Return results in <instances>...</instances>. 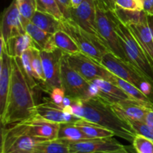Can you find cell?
Segmentation results:
<instances>
[{
  "label": "cell",
  "instance_id": "obj_11",
  "mask_svg": "<svg viewBox=\"0 0 153 153\" xmlns=\"http://www.w3.org/2000/svg\"><path fill=\"white\" fill-rule=\"evenodd\" d=\"M25 131L41 141L55 140L58 138L60 123L44 119L38 114L20 122Z\"/></svg>",
  "mask_w": 153,
  "mask_h": 153
},
{
  "label": "cell",
  "instance_id": "obj_9",
  "mask_svg": "<svg viewBox=\"0 0 153 153\" xmlns=\"http://www.w3.org/2000/svg\"><path fill=\"white\" fill-rule=\"evenodd\" d=\"M64 54L56 49L53 51H40L45 83L43 89L46 93H50L55 88H61L60 72L61 61Z\"/></svg>",
  "mask_w": 153,
  "mask_h": 153
},
{
  "label": "cell",
  "instance_id": "obj_6",
  "mask_svg": "<svg viewBox=\"0 0 153 153\" xmlns=\"http://www.w3.org/2000/svg\"><path fill=\"white\" fill-rule=\"evenodd\" d=\"M96 25L99 37L108 51L128 62L125 52L120 45V37L115 31L108 13L97 6H96Z\"/></svg>",
  "mask_w": 153,
  "mask_h": 153
},
{
  "label": "cell",
  "instance_id": "obj_39",
  "mask_svg": "<svg viewBox=\"0 0 153 153\" xmlns=\"http://www.w3.org/2000/svg\"><path fill=\"white\" fill-rule=\"evenodd\" d=\"M143 122L146 123V124H148L150 126L153 127V110H149L147 112Z\"/></svg>",
  "mask_w": 153,
  "mask_h": 153
},
{
  "label": "cell",
  "instance_id": "obj_35",
  "mask_svg": "<svg viewBox=\"0 0 153 153\" xmlns=\"http://www.w3.org/2000/svg\"><path fill=\"white\" fill-rule=\"evenodd\" d=\"M96 6L105 12H112L116 9V0H94Z\"/></svg>",
  "mask_w": 153,
  "mask_h": 153
},
{
  "label": "cell",
  "instance_id": "obj_34",
  "mask_svg": "<svg viewBox=\"0 0 153 153\" xmlns=\"http://www.w3.org/2000/svg\"><path fill=\"white\" fill-rule=\"evenodd\" d=\"M116 5L124 10L143 11V0H116Z\"/></svg>",
  "mask_w": 153,
  "mask_h": 153
},
{
  "label": "cell",
  "instance_id": "obj_10",
  "mask_svg": "<svg viewBox=\"0 0 153 153\" xmlns=\"http://www.w3.org/2000/svg\"><path fill=\"white\" fill-rule=\"evenodd\" d=\"M69 144L71 153L128 152L126 147L113 137L86 139L79 141L69 142Z\"/></svg>",
  "mask_w": 153,
  "mask_h": 153
},
{
  "label": "cell",
  "instance_id": "obj_37",
  "mask_svg": "<svg viewBox=\"0 0 153 153\" xmlns=\"http://www.w3.org/2000/svg\"><path fill=\"white\" fill-rule=\"evenodd\" d=\"M57 1H58L60 7H61V11L64 13V17L67 19V16H68L69 10L71 7V5H70V0H57Z\"/></svg>",
  "mask_w": 153,
  "mask_h": 153
},
{
  "label": "cell",
  "instance_id": "obj_42",
  "mask_svg": "<svg viewBox=\"0 0 153 153\" xmlns=\"http://www.w3.org/2000/svg\"><path fill=\"white\" fill-rule=\"evenodd\" d=\"M95 153H129V152H95Z\"/></svg>",
  "mask_w": 153,
  "mask_h": 153
},
{
  "label": "cell",
  "instance_id": "obj_40",
  "mask_svg": "<svg viewBox=\"0 0 153 153\" xmlns=\"http://www.w3.org/2000/svg\"><path fill=\"white\" fill-rule=\"evenodd\" d=\"M73 99L70 98V97H67V96H65L63 100V102H62V108H64L66 107H70V106L72 105L73 104Z\"/></svg>",
  "mask_w": 153,
  "mask_h": 153
},
{
  "label": "cell",
  "instance_id": "obj_16",
  "mask_svg": "<svg viewBox=\"0 0 153 153\" xmlns=\"http://www.w3.org/2000/svg\"><path fill=\"white\" fill-rule=\"evenodd\" d=\"M37 114L44 119L58 123H75L81 119L80 117L73 114L64 111V108L61 106L52 102L51 99L37 105Z\"/></svg>",
  "mask_w": 153,
  "mask_h": 153
},
{
  "label": "cell",
  "instance_id": "obj_7",
  "mask_svg": "<svg viewBox=\"0 0 153 153\" xmlns=\"http://www.w3.org/2000/svg\"><path fill=\"white\" fill-rule=\"evenodd\" d=\"M65 56L70 67L88 82L96 79H102L111 82L113 77L114 74L111 72L82 52L75 55H65Z\"/></svg>",
  "mask_w": 153,
  "mask_h": 153
},
{
  "label": "cell",
  "instance_id": "obj_31",
  "mask_svg": "<svg viewBox=\"0 0 153 153\" xmlns=\"http://www.w3.org/2000/svg\"><path fill=\"white\" fill-rule=\"evenodd\" d=\"M31 65L34 76L38 84H41L42 86H44L45 76L43 72V63H42L40 50L36 47L31 48Z\"/></svg>",
  "mask_w": 153,
  "mask_h": 153
},
{
  "label": "cell",
  "instance_id": "obj_38",
  "mask_svg": "<svg viewBox=\"0 0 153 153\" xmlns=\"http://www.w3.org/2000/svg\"><path fill=\"white\" fill-rule=\"evenodd\" d=\"M143 11L148 16H153V0H143Z\"/></svg>",
  "mask_w": 153,
  "mask_h": 153
},
{
  "label": "cell",
  "instance_id": "obj_20",
  "mask_svg": "<svg viewBox=\"0 0 153 153\" xmlns=\"http://www.w3.org/2000/svg\"><path fill=\"white\" fill-rule=\"evenodd\" d=\"M31 47L36 46L27 33L11 37L6 42L4 46L6 52L11 58H21L22 54Z\"/></svg>",
  "mask_w": 153,
  "mask_h": 153
},
{
  "label": "cell",
  "instance_id": "obj_30",
  "mask_svg": "<svg viewBox=\"0 0 153 153\" xmlns=\"http://www.w3.org/2000/svg\"><path fill=\"white\" fill-rule=\"evenodd\" d=\"M36 1L37 10L49 13L60 21L66 19L57 0H36Z\"/></svg>",
  "mask_w": 153,
  "mask_h": 153
},
{
  "label": "cell",
  "instance_id": "obj_8",
  "mask_svg": "<svg viewBox=\"0 0 153 153\" xmlns=\"http://www.w3.org/2000/svg\"><path fill=\"white\" fill-rule=\"evenodd\" d=\"M101 64L114 75L126 81L139 90L143 82L149 79L131 64L109 52L104 54Z\"/></svg>",
  "mask_w": 153,
  "mask_h": 153
},
{
  "label": "cell",
  "instance_id": "obj_1",
  "mask_svg": "<svg viewBox=\"0 0 153 153\" xmlns=\"http://www.w3.org/2000/svg\"><path fill=\"white\" fill-rule=\"evenodd\" d=\"M12 73L5 109L0 117L1 126L22 122L37 114L32 90L19 65L18 58H11Z\"/></svg>",
  "mask_w": 153,
  "mask_h": 153
},
{
  "label": "cell",
  "instance_id": "obj_13",
  "mask_svg": "<svg viewBox=\"0 0 153 153\" xmlns=\"http://www.w3.org/2000/svg\"><path fill=\"white\" fill-rule=\"evenodd\" d=\"M0 33L5 43L11 37L26 33L21 21L17 0H13L10 5L3 10L0 24Z\"/></svg>",
  "mask_w": 153,
  "mask_h": 153
},
{
  "label": "cell",
  "instance_id": "obj_19",
  "mask_svg": "<svg viewBox=\"0 0 153 153\" xmlns=\"http://www.w3.org/2000/svg\"><path fill=\"white\" fill-rule=\"evenodd\" d=\"M25 29L27 34L31 37L36 47L40 51H53L58 49L54 44L53 34L43 31L32 22H29Z\"/></svg>",
  "mask_w": 153,
  "mask_h": 153
},
{
  "label": "cell",
  "instance_id": "obj_27",
  "mask_svg": "<svg viewBox=\"0 0 153 153\" xmlns=\"http://www.w3.org/2000/svg\"><path fill=\"white\" fill-rule=\"evenodd\" d=\"M19 65L22 68V72L29 84L31 89H34L38 85V82L36 80L34 71L31 65V49L25 51L22 55L21 58H18Z\"/></svg>",
  "mask_w": 153,
  "mask_h": 153
},
{
  "label": "cell",
  "instance_id": "obj_22",
  "mask_svg": "<svg viewBox=\"0 0 153 153\" xmlns=\"http://www.w3.org/2000/svg\"><path fill=\"white\" fill-rule=\"evenodd\" d=\"M111 82H113L114 84L120 88L123 91H125L132 100H136V101L140 102V103L146 106L148 108L153 110V103L139 89H137L136 87L132 85L131 84L128 83L126 81L123 80V79H120L118 76L114 75L112 77Z\"/></svg>",
  "mask_w": 153,
  "mask_h": 153
},
{
  "label": "cell",
  "instance_id": "obj_26",
  "mask_svg": "<svg viewBox=\"0 0 153 153\" xmlns=\"http://www.w3.org/2000/svg\"><path fill=\"white\" fill-rule=\"evenodd\" d=\"M113 12L117 17L125 25H131L138 24L148 19V15L144 11H134V10H124L117 7Z\"/></svg>",
  "mask_w": 153,
  "mask_h": 153
},
{
  "label": "cell",
  "instance_id": "obj_33",
  "mask_svg": "<svg viewBox=\"0 0 153 153\" xmlns=\"http://www.w3.org/2000/svg\"><path fill=\"white\" fill-rule=\"evenodd\" d=\"M127 122L131 126L137 134H141L153 140V127L143 121L128 120Z\"/></svg>",
  "mask_w": 153,
  "mask_h": 153
},
{
  "label": "cell",
  "instance_id": "obj_15",
  "mask_svg": "<svg viewBox=\"0 0 153 153\" xmlns=\"http://www.w3.org/2000/svg\"><path fill=\"white\" fill-rule=\"evenodd\" d=\"M114 111L125 121H144L146 114L151 109L134 100H125L117 102H108ZM128 123V122H127Z\"/></svg>",
  "mask_w": 153,
  "mask_h": 153
},
{
  "label": "cell",
  "instance_id": "obj_17",
  "mask_svg": "<svg viewBox=\"0 0 153 153\" xmlns=\"http://www.w3.org/2000/svg\"><path fill=\"white\" fill-rule=\"evenodd\" d=\"M91 82L95 84L100 89L98 97L108 102H117L122 100H132L125 91L113 82L102 79H96Z\"/></svg>",
  "mask_w": 153,
  "mask_h": 153
},
{
  "label": "cell",
  "instance_id": "obj_4",
  "mask_svg": "<svg viewBox=\"0 0 153 153\" xmlns=\"http://www.w3.org/2000/svg\"><path fill=\"white\" fill-rule=\"evenodd\" d=\"M61 29L72 37L82 53L101 64L103 55L108 51L98 37L84 30L71 19L61 21Z\"/></svg>",
  "mask_w": 153,
  "mask_h": 153
},
{
  "label": "cell",
  "instance_id": "obj_32",
  "mask_svg": "<svg viewBox=\"0 0 153 153\" xmlns=\"http://www.w3.org/2000/svg\"><path fill=\"white\" fill-rule=\"evenodd\" d=\"M132 144L137 153H153V140L145 136L137 134Z\"/></svg>",
  "mask_w": 153,
  "mask_h": 153
},
{
  "label": "cell",
  "instance_id": "obj_5",
  "mask_svg": "<svg viewBox=\"0 0 153 153\" xmlns=\"http://www.w3.org/2000/svg\"><path fill=\"white\" fill-rule=\"evenodd\" d=\"M60 78L61 88L64 91L65 96L72 99L90 98V82L70 67L65 55L61 58Z\"/></svg>",
  "mask_w": 153,
  "mask_h": 153
},
{
  "label": "cell",
  "instance_id": "obj_29",
  "mask_svg": "<svg viewBox=\"0 0 153 153\" xmlns=\"http://www.w3.org/2000/svg\"><path fill=\"white\" fill-rule=\"evenodd\" d=\"M40 153H71L69 142L61 139L42 142Z\"/></svg>",
  "mask_w": 153,
  "mask_h": 153
},
{
  "label": "cell",
  "instance_id": "obj_21",
  "mask_svg": "<svg viewBox=\"0 0 153 153\" xmlns=\"http://www.w3.org/2000/svg\"><path fill=\"white\" fill-rule=\"evenodd\" d=\"M31 22L43 31L52 34H54L61 28V21L49 13L37 10L34 13Z\"/></svg>",
  "mask_w": 153,
  "mask_h": 153
},
{
  "label": "cell",
  "instance_id": "obj_3",
  "mask_svg": "<svg viewBox=\"0 0 153 153\" xmlns=\"http://www.w3.org/2000/svg\"><path fill=\"white\" fill-rule=\"evenodd\" d=\"M1 126V153H40L42 142L30 135L21 123Z\"/></svg>",
  "mask_w": 153,
  "mask_h": 153
},
{
  "label": "cell",
  "instance_id": "obj_41",
  "mask_svg": "<svg viewBox=\"0 0 153 153\" xmlns=\"http://www.w3.org/2000/svg\"><path fill=\"white\" fill-rule=\"evenodd\" d=\"M82 1L83 0H70V5L73 8H77L82 4Z\"/></svg>",
  "mask_w": 153,
  "mask_h": 153
},
{
  "label": "cell",
  "instance_id": "obj_28",
  "mask_svg": "<svg viewBox=\"0 0 153 153\" xmlns=\"http://www.w3.org/2000/svg\"><path fill=\"white\" fill-rule=\"evenodd\" d=\"M17 6L20 13L21 21L24 28L29 22L37 10L36 0H17Z\"/></svg>",
  "mask_w": 153,
  "mask_h": 153
},
{
  "label": "cell",
  "instance_id": "obj_18",
  "mask_svg": "<svg viewBox=\"0 0 153 153\" xmlns=\"http://www.w3.org/2000/svg\"><path fill=\"white\" fill-rule=\"evenodd\" d=\"M146 52L147 58L153 67V35L148 19L138 24L128 25Z\"/></svg>",
  "mask_w": 153,
  "mask_h": 153
},
{
  "label": "cell",
  "instance_id": "obj_24",
  "mask_svg": "<svg viewBox=\"0 0 153 153\" xmlns=\"http://www.w3.org/2000/svg\"><path fill=\"white\" fill-rule=\"evenodd\" d=\"M53 41L55 47L65 55H75L82 52L72 37L62 29L53 34Z\"/></svg>",
  "mask_w": 153,
  "mask_h": 153
},
{
  "label": "cell",
  "instance_id": "obj_36",
  "mask_svg": "<svg viewBox=\"0 0 153 153\" xmlns=\"http://www.w3.org/2000/svg\"><path fill=\"white\" fill-rule=\"evenodd\" d=\"M50 99L52 102L56 103L58 105H62L63 100L65 97V93L64 91L61 88H55L52 90L50 93ZM62 107V106H61Z\"/></svg>",
  "mask_w": 153,
  "mask_h": 153
},
{
  "label": "cell",
  "instance_id": "obj_14",
  "mask_svg": "<svg viewBox=\"0 0 153 153\" xmlns=\"http://www.w3.org/2000/svg\"><path fill=\"white\" fill-rule=\"evenodd\" d=\"M5 43L1 37L0 52V117H2L5 109L7 96L10 89L12 73L11 57L8 55L4 49Z\"/></svg>",
  "mask_w": 153,
  "mask_h": 153
},
{
  "label": "cell",
  "instance_id": "obj_2",
  "mask_svg": "<svg viewBox=\"0 0 153 153\" xmlns=\"http://www.w3.org/2000/svg\"><path fill=\"white\" fill-rule=\"evenodd\" d=\"M79 117L101 126L114 133L115 136L132 142L137 133L128 123L121 119L107 101L100 97L82 100Z\"/></svg>",
  "mask_w": 153,
  "mask_h": 153
},
{
  "label": "cell",
  "instance_id": "obj_23",
  "mask_svg": "<svg viewBox=\"0 0 153 153\" xmlns=\"http://www.w3.org/2000/svg\"><path fill=\"white\" fill-rule=\"evenodd\" d=\"M75 125L77 126L80 129L91 139L93 138H104L115 136L114 133L111 130L107 129L101 126L94 123L90 122L85 119H79Z\"/></svg>",
  "mask_w": 153,
  "mask_h": 153
},
{
  "label": "cell",
  "instance_id": "obj_12",
  "mask_svg": "<svg viewBox=\"0 0 153 153\" xmlns=\"http://www.w3.org/2000/svg\"><path fill=\"white\" fill-rule=\"evenodd\" d=\"M67 19H73L81 28L100 39L96 25V5L94 0H83L77 8L70 7Z\"/></svg>",
  "mask_w": 153,
  "mask_h": 153
},
{
  "label": "cell",
  "instance_id": "obj_25",
  "mask_svg": "<svg viewBox=\"0 0 153 153\" xmlns=\"http://www.w3.org/2000/svg\"><path fill=\"white\" fill-rule=\"evenodd\" d=\"M58 138L67 140L69 142L91 139L80 129V128H79L74 123H60Z\"/></svg>",
  "mask_w": 153,
  "mask_h": 153
}]
</instances>
